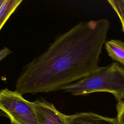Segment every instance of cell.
Wrapping results in <instances>:
<instances>
[{"label": "cell", "instance_id": "6da1fadb", "mask_svg": "<svg viewBox=\"0 0 124 124\" xmlns=\"http://www.w3.org/2000/svg\"><path fill=\"white\" fill-rule=\"evenodd\" d=\"M110 28L106 18L90 20L60 34L23 67L16 90L22 94L60 90L96 71Z\"/></svg>", "mask_w": 124, "mask_h": 124}, {"label": "cell", "instance_id": "7a4b0ae2", "mask_svg": "<svg viewBox=\"0 0 124 124\" xmlns=\"http://www.w3.org/2000/svg\"><path fill=\"white\" fill-rule=\"evenodd\" d=\"M60 90L74 95L106 92L112 94L118 102L121 101L124 99V67L117 62L100 66L86 77Z\"/></svg>", "mask_w": 124, "mask_h": 124}, {"label": "cell", "instance_id": "3957f363", "mask_svg": "<svg viewBox=\"0 0 124 124\" xmlns=\"http://www.w3.org/2000/svg\"><path fill=\"white\" fill-rule=\"evenodd\" d=\"M0 108L11 122L15 124H38L32 104L15 90L5 88L0 92Z\"/></svg>", "mask_w": 124, "mask_h": 124}, {"label": "cell", "instance_id": "277c9868", "mask_svg": "<svg viewBox=\"0 0 124 124\" xmlns=\"http://www.w3.org/2000/svg\"><path fill=\"white\" fill-rule=\"evenodd\" d=\"M32 104L38 124H67L66 115L57 110L53 104L42 99L32 102Z\"/></svg>", "mask_w": 124, "mask_h": 124}, {"label": "cell", "instance_id": "5b68a950", "mask_svg": "<svg viewBox=\"0 0 124 124\" xmlns=\"http://www.w3.org/2000/svg\"><path fill=\"white\" fill-rule=\"evenodd\" d=\"M67 124H119L116 118L104 117L93 112H79L66 115Z\"/></svg>", "mask_w": 124, "mask_h": 124}, {"label": "cell", "instance_id": "8992f818", "mask_svg": "<svg viewBox=\"0 0 124 124\" xmlns=\"http://www.w3.org/2000/svg\"><path fill=\"white\" fill-rule=\"evenodd\" d=\"M105 49L112 60L124 66V42L120 40L111 39L106 42Z\"/></svg>", "mask_w": 124, "mask_h": 124}, {"label": "cell", "instance_id": "52a82bcc", "mask_svg": "<svg viewBox=\"0 0 124 124\" xmlns=\"http://www.w3.org/2000/svg\"><path fill=\"white\" fill-rule=\"evenodd\" d=\"M22 1V0H1L0 1V29Z\"/></svg>", "mask_w": 124, "mask_h": 124}, {"label": "cell", "instance_id": "ba28073f", "mask_svg": "<svg viewBox=\"0 0 124 124\" xmlns=\"http://www.w3.org/2000/svg\"><path fill=\"white\" fill-rule=\"evenodd\" d=\"M108 2L116 13L124 33V0H108Z\"/></svg>", "mask_w": 124, "mask_h": 124}, {"label": "cell", "instance_id": "9c48e42d", "mask_svg": "<svg viewBox=\"0 0 124 124\" xmlns=\"http://www.w3.org/2000/svg\"><path fill=\"white\" fill-rule=\"evenodd\" d=\"M117 120L119 124H124V100L118 102L116 105Z\"/></svg>", "mask_w": 124, "mask_h": 124}, {"label": "cell", "instance_id": "30bf717a", "mask_svg": "<svg viewBox=\"0 0 124 124\" xmlns=\"http://www.w3.org/2000/svg\"><path fill=\"white\" fill-rule=\"evenodd\" d=\"M12 51L7 47H4L0 51V61L5 58L7 56L12 53Z\"/></svg>", "mask_w": 124, "mask_h": 124}, {"label": "cell", "instance_id": "8fae6325", "mask_svg": "<svg viewBox=\"0 0 124 124\" xmlns=\"http://www.w3.org/2000/svg\"><path fill=\"white\" fill-rule=\"evenodd\" d=\"M10 124H14V123H12V122H11Z\"/></svg>", "mask_w": 124, "mask_h": 124}]
</instances>
